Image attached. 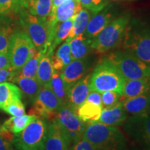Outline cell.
<instances>
[{
	"label": "cell",
	"instance_id": "cell-1",
	"mask_svg": "<svg viewBox=\"0 0 150 150\" xmlns=\"http://www.w3.org/2000/svg\"><path fill=\"white\" fill-rule=\"evenodd\" d=\"M82 138L95 150H125L126 138L117 127L99 122L86 123Z\"/></svg>",
	"mask_w": 150,
	"mask_h": 150
},
{
	"label": "cell",
	"instance_id": "cell-23",
	"mask_svg": "<svg viewBox=\"0 0 150 150\" xmlns=\"http://www.w3.org/2000/svg\"><path fill=\"white\" fill-rule=\"evenodd\" d=\"M68 42L72 60L88 57L93 50L91 47V40L86 38L83 33L73 38Z\"/></svg>",
	"mask_w": 150,
	"mask_h": 150
},
{
	"label": "cell",
	"instance_id": "cell-36",
	"mask_svg": "<svg viewBox=\"0 0 150 150\" xmlns=\"http://www.w3.org/2000/svg\"><path fill=\"white\" fill-rule=\"evenodd\" d=\"M14 134L0 126V150H15L13 145Z\"/></svg>",
	"mask_w": 150,
	"mask_h": 150
},
{
	"label": "cell",
	"instance_id": "cell-43",
	"mask_svg": "<svg viewBox=\"0 0 150 150\" xmlns=\"http://www.w3.org/2000/svg\"><path fill=\"white\" fill-rule=\"evenodd\" d=\"M106 1L109 4V2H111V1H124V0H106Z\"/></svg>",
	"mask_w": 150,
	"mask_h": 150
},
{
	"label": "cell",
	"instance_id": "cell-42",
	"mask_svg": "<svg viewBox=\"0 0 150 150\" xmlns=\"http://www.w3.org/2000/svg\"><path fill=\"white\" fill-rule=\"evenodd\" d=\"M66 1V0H53V4H52V13L50 16H53V14L55 12L56 8H57L61 4V3H63V1Z\"/></svg>",
	"mask_w": 150,
	"mask_h": 150
},
{
	"label": "cell",
	"instance_id": "cell-19",
	"mask_svg": "<svg viewBox=\"0 0 150 150\" xmlns=\"http://www.w3.org/2000/svg\"><path fill=\"white\" fill-rule=\"evenodd\" d=\"M12 17L9 15L0 14V52L8 54L11 39L16 29Z\"/></svg>",
	"mask_w": 150,
	"mask_h": 150
},
{
	"label": "cell",
	"instance_id": "cell-34",
	"mask_svg": "<svg viewBox=\"0 0 150 150\" xmlns=\"http://www.w3.org/2000/svg\"><path fill=\"white\" fill-rule=\"evenodd\" d=\"M103 108H110L120 102L122 95L115 91H106L101 93Z\"/></svg>",
	"mask_w": 150,
	"mask_h": 150
},
{
	"label": "cell",
	"instance_id": "cell-37",
	"mask_svg": "<svg viewBox=\"0 0 150 150\" xmlns=\"http://www.w3.org/2000/svg\"><path fill=\"white\" fill-rule=\"evenodd\" d=\"M3 110H4L9 115L15 117H19L25 115V106L22 103V100L15 101L7 105Z\"/></svg>",
	"mask_w": 150,
	"mask_h": 150
},
{
	"label": "cell",
	"instance_id": "cell-16",
	"mask_svg": "<svg viewBox=\"0 0 150 150\" xmlns=\"http://www.w3.org/2000/svg\"><path fill=\"white\" fill-rule=\"evenodd\" d=\"M124 109L131 115H150V93L121 101Z\"/></svg>",
	"mask_w": 150,
	"mask_h": 150
},
{
	"label": "cell",
	"instance_id": "cell-14",
	"mask_svg": "<svg viewBox=\"0 0 150 150\" xmlns=\"http://www.w3.org/2000/svg\"><path fill=\"white\" fill-rule=\"evenodd\" d=\"M91 74L88 73L83 78L71 86L67 91V105L76 111V108L86 101L90 89Z\"/></svg>",
	"mask_w": 150,
	"mask_h": 150
},
{
	"label": "cell",
	"instance_id": "cell-30",
	"mask_svg": "<svg viewBox=\"0 0 150 150\" xmlns=\"http://www.w3.org/2000/svg\"><path fill=\"white\" fill-rule=\"evenodd\" d=\"M74 17L58 24L55 33H54L53 41H52V45L48 48L47 50L54 53L56 47L66 40L67 38L70 34L71 29H72Z\"/></svg>",
	"mask_w": 150,
	"mask_h": 150
},
{
	"label": "cell",
	"instance_id": "cell-39",
	"mask_svg": "<svg viewBox=\"0 0 150 150\" xmlns=\"http://www.w3.org/2000/svg\"><path fill=\"white\" fill-rule=\"evenodd\" d=\"M69 150H95L88 142L81 138L77 141L73 142Z\"/></svg>",
	"mask_w": 150,
	"mask_h": 150
},
{
	"label": "cell",
	"instance_id": "cell-11",
	"mask_svg": "<svg viewBox=\"0 0 150 150\" xmlns=\"http://www.w3.org/2000/svg\"><path fill=\"white\" fill-rule=\"evenodd\" d=\"M123 128L134 142L150 150V115H131L123 124Z\"/></svg>",
	"mask_w": 150,
	"mask_h": 150
},
{
	"label": "cell",
	"instance_id": "cell-12",
	"mask_svg": "<svg viewBox=\"0 0 150 150\" xmlns=\"http://www.w3.org/2000/svg\"><path fill=\"white\" fill-rule=\"evenodd\" d=\"M71 142L55 120L48 122L42 150H69Z\"/></svg>",
	"mask_w": 150,
	"mask_h": 150
},
{
	"label": "cell",
	"instance_id": "cell-25",
	"mask_svg": "<svg viewBox=\"0 0 150 150\" xmlns=\"http://www.w3.org/2000/svg\"><path fill=\"white\" fill-rule=\"evenodd\" d=\"M102 109L101 106L86 100L76 108V113L84 122H97L99 119Z\"/></svg>",
	"mask_w": 150,
	"mask_h": 150
},
{
	"label": "cell",
	"instance_id": "cell-27",
	"mask_svg": "<svg viewBox=\"0 0 150 150\" xmlns=\"http://www.w3.org/2000/svg\"><path fill=\"white\" fill-rule=\"evenodd\" d=\"M53 0H27L26 11L33 16L48 18L51 15Z\"/></svg>",
	"mask_w": 150,
	"mask_h": 150
},
{
	"label": "cell",
	"instance_id": "cell-22",
	"mask_svg": "<svg viewBox=\"0 0 150 150\" xmlns=\"http://www.w3.org/2000/svg\"><path fill=\"white\" fill-rule=\"evenodd\" d=\"M53 54V52L47 50L41 58L38 67L35 79L41 86L45 87H49L52 74L54 72L52 62V56Z\"/></svg>",
	"mask_w": 150,
	"mask_h": 150
},
{
	"label": "cell",
	"instance_id": "cell-41",
	"mask_svg": "<svg viewBox=\"0 0 150 150\" xmlns=\"http://www.w3.org/2000/svg\"><path fill=\"white\" fill-rule=\"evenodd\" d=\"M9 67H11V63L8 54L0 52V69L7 68Z\"/></svg>",
	"mask_w": 150,
	"mask_h": 150
},
{
	"label": "cell",
	"instance_id": "cell-17",
	"mask_svg": "<svg viewBox=\"0 0 150 150\" xmlns=\"http://www.w3.org/2000/svg\"><path fill=\"white\" fill-rule=\"evenodd\" d=\"M127 117V112L124 109L120 101L113 107L103 108L99 119L97 122L109 126L117 127L123 125Z\"/></svg>",
	"mask_w": 150,
	"mask_h": 150
},
{
	"label": "cell",
	"instance_id": "cell-15",
	"mask_svg": "<svg viewBox=\"0 0 150 150\" xmlns=\"http://www.w3.org/2000/svg\"><path fill=\"white\" fill-rule=\"evenodd\" d=\"M110 6H106L99 13L94 14L90 19L83 35L92 40L100 32L107 24L114 19V14Z\"/></svg>",
	"mask_w": 150,
	"mask_h": 150
},
{
	"label": "cell",
	"instance_id": "cell-7",
	"mask_svg": "<svg viewBox=\"0 0 150 150\" xmlns=\"http://www.w3.org/2000/svg\"><path fill=\"white\" fill-rule=\"evenodd\" d=\"M126 80L150 76V66L125 50H116L106 56Z\"/></svg>",
	"mask_w": 150,
	"mask_h": 150
},
{
	"label": "cell",
	"instance_id": "cell-9",
	"mask_svg": "<svg viewBox=\"0 0 150 150\" xmlns=\"http://www.w3.org/2000/svg\"><path fill=\"white\" fill-rule=\"evenodd\" d=\"M29 115H33L49 121L55 120L56 113L63 106L57 97L49 87L42 86L33 102Z\"/></svg>",
	"mask_w": 150,
	"mask_h": 150
},
{
	"label": "cell",
	"instance_id": "cell-24",
	"mask_svg": "<svg viewBox=\"0 0 150 150\" xmlns=\"http://www.w3.org/2000/svg\"><path fill=\"white\" fill-rule=\"evenodd\" d=\"M23 95L18 86L10 82L0 83V109L3 110L13 102L22 100Z\"/></svg>",
	"mask_w": 150,
	"mask_h": 150
},
{
	"label": "cell",
	"instance_id": "cell-31",
	"mask_svg": "<svg viewBox=\"0 0 150 150\" xmlns=\"http://www.w3.org/2000/svg\"><path fill=\"white\" fill-rule=\"evenodd\" d=\"M49 88L52 90L54 95L57 97L63 105L67 104V86L62 79L60 72L54 70L50 81Z\"/></svg>",
	"mask_w": 150,
	"mask_h": 150
},
{
	"label": "cell",
	"instance_id": "cell-4",
	"mask_svg": "<svg viewBox=\"0 0 150 150\" xmlns=\"http://www.w3.org/2000/svg\"><path fill=\"white\" fill-rule=\"evenodd\" d=\"M126 79L109 60L104 58L99 62L91 74L90 89L102 93L115 91L122 95Z\"/></svg>",
	"mask_w": 150,
	"mask_h": 150
},
{
	"label": "cell",
	"instance_id": "cell-32",
	"mask_svg": "<svg viewBox=\"0 0 150 150\" xmlns=\"http://www.w3.org/2000/svg\"><path fill=\"white\" fill-rule=\"evenodd\" d=\"M45 53L42 52L37 51L33 54L27 63L18 71L17 75L22 77L35 78L36 77L38 67L40 61Z\"/></svg>",
	"mask_w": 150,
	"mask_h": 150
},
{
	"label": "cell",
	"instance_id": "cell-38",
	"mask_svg": "<svg viewBox=\"0 0 150 150\" xmlns=\"http://www.w3.org/2000/svg\"><path fill=\"white\" fill-rule=\"evenodd\" d=\"M18 71L11 67L0 69V83L8 81H12L13 79L18 74Z\"/></svg>",
	"mask_w": 150,
	"mask_h": 150
},
{
	"label": "cell",
	"instance_id": "cell-21",
	"mask_svg": "<svg viewBox=\"0 0 150 150\" xmlns=\"http://www.w3.org/2000/svg\"><path fill=\"white\" fill-rule=\"evenodd\" d=\"M12 82L20 88L23 96H25L31 103L36 98L42 87L35 78L22 77L16 75L13 79Z\"/></svg>",
	"mask_w": 150,
	"mask_h": 150
},
{
	"label": "cell",
	"instance_id": "cell-40",
	"mask_svg": "<svg viewBox=\"0 0 150 150\" xmlns=\"http://www.w3.org/2000/svg\"><path fill=\"white\" fill-rule=\"evenodd\" d=\"M86 100L90 102H92L93 103V104L97 105V106L102 107V96H101V93H98V92L93 91H90L87 97H86Z\"/></svg>",
	"mask_w": 150,
	"mask_h": 150
},
{
	"label": "cell",
	"instance_id": "cell-3",
	"mask_svg": "<svg viewBox=\"0 0 150 150\" xmlns=\"http://www.w3.org/2000/svg\"><path fill=\"white\" fill-rule=\"evenodd\" d=\"M124 50L150 66V27L138 20H130L122 40Z\"/></svg>",
	"mask_w": 150,
	"mask_h": 150
},
{
	"label": "cell",
	"instance_id": "cell-33",
	"mask_svg": "<svg viewBox=\"0 0 150 150\" xmlns=\"http://www.w3.org/2000/svg\"><path fill=\"white\" fill-rule=\"evenodd\" d=\"M27 0H0V14L18 15L26 11Z\"/></svg>",
	"mask_w": 150,
	"mask_h": 150
},
{
	"label": "cell",
	"instance_id": "cell-29",
	"mask_svg": "<svg viewBox=\"0 0 150 150\" xmlns=\"http://www.w3.org/2000/svg\"><path fill=\"white\" fill-rule=\"evenodd\" d=\"M38 117L33 115H24L19 117H11L6 120L2 125L4 128L11 131L13 134L24 130L27 125L36 119Z\"/></svg>",
	"mask_w": 150,
	"mask_h": 150
},
{
	"label": "cell",
	"instance_id": "cell-44",
	"mask_svg": "<svg viewBox=\"0 0 150 150\" xmlns=\"http://www.w3.org/2000/svg\"><path fill=\"white\" fill-rule=\"evenodd\" d=\"M0 126H1V125H0Z\"/></svg>",
	"mask_w": 150,
	"mask_h": 150
},
{
	"label": "cell",
	"instance_id": "cell-2",
	"mask_svg": "<svg viewBox=\"0 0 150 150\" xmlns=\"http://www.w3.org/2000/svg\"><path fill=\"white\" fill-rule=\"evenodd\" d=\"M18 16L19 22L32 41L36 50L45 53L52 45L58 24L48 18H40L22 11Z\"/></svg>",
	"mask_w": 150,
	"mask_h": 150
},
{
	"label": "cell",
	"instance_id": "cell-10",
	"mask_svg": "<svg viewBox=\"0 0 150 150\" xmlns=\"http://www.w3.org/2000/svg\"><path fill=\"white\" fill-rule=\"evenodd\" d=\"M54 120L69 138L71 144L82 138L86 122L81 120L76 111L67 104L61 106Z\"/></svg>",
	"mask_w": 150,
	"mask_h": 150
},
{
	"label": "cell",
	"instance_id": "cell-35",
	"mask_svg": "<svg viewBox=\"0 0 150 150\" xmlns=\"http://www.w3.org/2000/svg\"><path fill=\"white\" fill-rule=\"evenodd\" d=\"M82 8L87 9L94 15L103 10L108 4L106 0H79Z\"/></svg>",
	"mask_w": 150,
	"mask_h": 150
},
{
	"label": "cell",
	"instance_id": "cell-28",
	"mask_svg": "<svg viewBox=\"0 0 150 150\" xmlns=\"http://www.w3.org/2000/svg\"><path fill=\"white\" fill-rule=\"evenodd\" d=\"M93 16L91 11L86 8H82L74 17L72 27L70 34L65 41L68 42L76 35L82 34L86 31L90 19Z\"/></svg>",
	"mask_w": 150,
	"mask_h": 150
},
{
	"label": "cell",
	"instance_id": "cell-5",
	"mask_svg": "<svg viewBox=\"0 0 150 150\" xmlns=\"http://www.w3.org/2000/svg\"><path fill=\"white\" fill-rule=\"evenodd\" d=\"M131 20L129 13L114 18L91 40L93 50L99 54H106L122 42L125 29Z\"/></svg>",
	"mask_w": 150,
	"mask_h": 150
},
{
	"label": "cell",
	"instance_id": "cell-18",
	"mask_svg": "<svg viewBox=\"0 0 150 150\" xmlns=\"http://www.w3.org/2000/svg\"><path fill=\"white\" fill-rule=\"evenodd\" d=\"M82 8L79 0H66L56 8L53 16H50L48 18L51 21H55L59 24L74 18Z\"/></svg>",
	"mask_w": 150,
	"mask_h": 150
},
{
	"label": "cell",
	"instance_id": "cell-6",
	"mask_svg": "<svg viewBox=\"0 0 150 150\" xmlns=\"http://www.w3.org/2000/svg\"><path fill=\"white\" fill-rule=\"evenodd\" d=\"M47 126V120L37 117L24 130L14 134L13 145L15 150H42Z\"/></svg>",
	"mask_w": 150,
	"mask_h": 150
},
{
	"label": "cell",
	"instance_id": "cell-20",
	"mask_svg": "<svg viewBox=\"0 0 150 150\" xmlns=\"http://www.w3.org/2000/svg\"><path fill=\"white\" fill-rule=\"evenodd\" d=\"M150 93V76L137 79L126 80L122 97L130 98Z\"/></svg>",
	"mask_w": 150,
	"mask_h": 150
},
{
	"label": "cell",
	"instance_id": "cell-26",
	"mask_svg": "<svg viewBox=\"0 0 150 150\" xmlns=\"http://www.w3.org/2000/svg\"><path fill=\"white\" fill-rule=\"evenodd\" d=\"M72 61L69 42L65 41L52 56V65L54 70L61 71Z\"/></svg>",
	"mask_w": 150,
	"mask_h": 150
},
{
	"label": "cell",
	"instance_id": "cell-13",
	"mask_svg": "<svg viewBox=\"0 0 150 150\" xmlns=\"http://www.w3.org/2000/svg\"><path fill=\"white\" fill-rule=\"evenodd\" d=\"M90 67L91 61L88 57L72 60L66 65L60 72V74L67 89L87 74Z\"/></svg>",
	"mask_w": 150,
	"mask_h": 150
},
{
	"label": "cell",
	"instance_id": "cell-8",
	"mask_svg": "<svg viewBox=\"0 0 150 150\" xmlns=\"http://www.w3.org/2000/svg\"><path fill=\"white\" fill-rule=\"evenodd\" d=\"M36 51L26 31L16 28L11 37L8 52L11 67L19 70Z\"/></svg>",
	"mask_w": 150,
	"mask_h": 150
}]
</instances>
